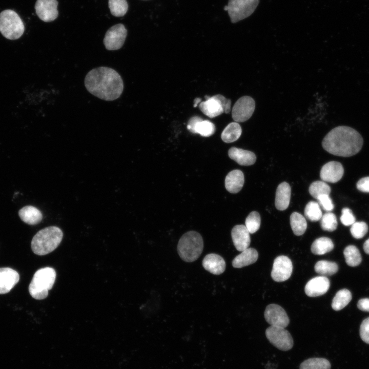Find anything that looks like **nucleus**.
<instances>
[{
	"label": "nucleus",
	"instance_id": "a19ab883",
	"mask_svg": "<svg viewBox=\"0 0 369 369\" xmlns=\"http://www.w3.org/2000/svg\"><path fill=\"white\" fill-rule=\"evenodd\" d=\"M360 336L361 339L369 344V317L365 319L361 324Z\"/></svg>",
	"mask_w": 369,
	"mask_h": 369
},
{
	"label": "nucleus",
	"instance_id": "bb28decb",
	"mask_svg": "<svg viewBox=\"0 0 369 369\" xmlns=\"http://www.w3.org/2000/svg\"><path fill=\"white\" fill-rule=\"evenodd\" d=\"M290 224L294 234L297 236L303 234L307 228L305 218L298 212H293L291 215Z\"/></svg>",
	"mask_w": 369,
	"mask_h": 369
},
{
	"label": "nucleus",
	"instance_id": "f3484780",
	"mask_svg": "<svg viewBox=\"0 0 369 369\" xmlns=\"http://www.w3.org/2000/svg\"><path fill=\"white\" fill-rule=\"evenodd\" d=\"M250 232L242 224L236 225L232 229L231 236L233 244L239 251H243L249 248L251 238Z\"/></svg>",
	"mask_w": 369,
	"mask_h": 369
},
{
	"label": "nucleus",
	"instance_id": "2f4dec72",
	"mask_svg": "<svg viewBox=\"0 0 369 369\" xmlns=\"http://www.w3.org/2000/svg\"><path fill=\"white\" fill-rule=\"evenodd\" d=\"M215 131V126L213 123L208 120L201 119L195 125L193 133H198L204 137L212 135Z\"/></svg>",
	"mask_w": 369,
	"mask_h": 369
},
{
	"label": "nucleus",
	"instance_id": "9b49d317",
	"mask_svg": "<svg viewBox=\"0 0 369 369\" xmlns=\"http://www.w3.org/2000/svg\"><path fill=\"white\" fill-rule=\"evenodd\" d=\"M292 270L293 264L290 259L286 256L281 255L274 261L271 277L275 281H284L291 277Z\"/></svg>",
	"mask_w": 369,
	"mask_h": 369
},
{
	"label": "nucleus",
	"instance_id": "c9c22d12",
	"mask_svg": "<svg viewBox=\"0 0 369 369\" xmlns=\"http://www.w3.org/2000/svg\"><path fill=\"white\" fill-rule=\"evenodd\" d=\"M320 225L324 231L332 232L335 230L337 227L336 216L331 212L325 213L320 219Z\"/></svg>",
	"mask_w": 369,
	"mask_h": 369
},
{
	"label": "nucleus",
	"instance_id": "58836bf2",
	"mask_svg": "<svg viewBox=\"0 0 369 369\" xmlns=\"http://www.w3.org/2000/svg\"><path fill=\"white\" fill-rule=\"evenodd\" d=\"M340 221L346 226L352 225L355 222V217L350 209L344 208L342 210Z\"/></svg>",
	"mask_w": 369,
	"mask_h": 369
},
{
	"label": "nucleus",
	"instance_id": "6ab92c4d",
	"mask_svg": "<svg viewBox=\"0 0 369 369\" xmlns=\"http://www.w3.org/2000/svg\"><path fill=\"white\" fill-rule=\"evenodd\" d=\"M291 195V189L288 183L283 182L278 186L275 200V205L277 210L283 211L288 208Z\"/></svg>",
	"mask_w": 369,
	"mask_h": 369
},
{
	"label": "nucleus",
	"instance_id": "4c0bfd02",
	"mask_svg": "<svg viewBox=\"0 0 369 369\" xmlns=\"http://www.w3.org/2000/svg\"><path fill=\"white\" fill-rule=\"evenodd\" d=\"M352 235L356 239L363 238L368 231V226L363 221L355 222L350 230Z\"/></svg>",
	"mask_w": 369,
	"mask_h": 369
},
{
	"label": "nucleus",
	"instance_id": "f704fd0d",
	"mask_svg": "<svg viewBox=\"0 0 369 369\" xmlns=\"http://www.w3.org/2000/svg\"><path fill=\"white\" fill-rule=\"evenodd\" d=\"M108 4L111 14L116 17L123 16L128 9L126 0H109Z\"/></svg>",
	"mask_w": 369,
	"mask_h": 369
},
{
	"label": "nucleus",
	"instance_id": "79ce46f5",
	"mask_svg": "<svg viewBox=\"0 0 369 369\" xmlns=\"http://www.w3.org/2000/svg\"><path fill=\"white\" fill-rule=\"evenodd\" d=\"M356 186L359 191L369 193V176L360 179L357 183Z\"/></svg>",
	"mask_w": 369,
	"mask_h": 369
},
{
	"label": "nucleus",
	"instance_id": "49530a36",
	"mask_svg": "<svg viewBox=\"0 0 369 369\" xmlns=\"http://www.w3.org/2000/svg\"><path fill=\"white\" fill-rule=\"evenodd\" d=\"M364 251L367 254H369V238L367 239L363 244Z\"/></svg>",
	"mask_w": 369,
	"mask_h": 369
},
{
	"label": "nucleus",
	"instance_id": "f03ea898",
	"mask_svg": "<svg viewBox=\"0 0 369 369\" xmlns=\"http://www.w3.org/2000/svg\"><path fill=\"white\" fill-rule=\"evenodd\" d=\"M363 139L355 129L340 126L331 130L322 141L323 149L329 153L339 156L349 157L361 149Z\"/></svg>",
	"mask_w": 369,
	"mask_h": 369
},
{
	"label": "nucleus",
	"instance_id": "37998d69",
	"mask_svg": "<svg viewBox=\"0 0 369 369\" xmlns=\"http://www.w3.org/2000/svg\"><path fill=\"white\" fill-rule=\"evenodd\" d=\"M215 96L220 100L223 110V112L228 113L231 110V100L226 98L220 94H217Z\"/></svg>",
	"mask_w": 369,
	"mask_h": 369
},
{
	"label": "nucleus",
	"instance_id": "de8ad7c7",
	"mask_svg": "<svg viewBox=\"0 0 369 369\" xmlns=\"http://www.w3.org/2000/svg\"><path fill=\"white\" fill-rule=\"evenodd\" d=\"M200 101H201V100L199 98H196L194 100V107H195L198 105V104L200 102Z\"/></svg>",
	"mask_w": 369,
	"mask_h": 369
},
{
	"label": "nucleus",
	"instance_id": "412c9836",
	"mask_svg": "<svg viewBox=\"0 0 369 369\" xmlns=\"http://www.w3.org/2000/svg\"><path fill=\"white\" fill-rule=\"evenodd\" d=\"M228 154L230 158L241 166L252 165L256 160V155L253 152L236 147L230 148Z\"/></svg>",
	"mask_w": 369,
	"mask_h": 369
},
{
	"label": "nucleus",
	"instance_id": "f8f14e48",
	"mask_svg": "<svg viewBox=\"0 0 369 369\" xmlns=\"http://www.w3.org/2000/svg\"><path fill=\"white\" fill-rule=\"evenodd\" d=\"M264 315L265 320L271 326L285 328L290 322L286 312L278 304L268 305L265 310Z\"/></svg>",
	"mask_w": 369,
	"mask_h": 369
},
{
	"label": "nucleus",
	"instance_id": "423d86ee",
	"mask_svg": "<svg viewBox=\"0 0 369 369\" xmlns=\"http://www.w3.org/2000/svg\"><path fill=\"white\" fill-rule=\"evenodd\" d=\"M25 31L24 24L16 12L11 9L0 13V32L9 39L19 38Z\"/></svg>",
	"mask_w": 369,
	"mask_h": 369
},
{
	"label": "nucleus",
	"instance_id": "e433bc0d",
	"mask_svg": "<svg viewBox=\"0 0 369 369\" xmlns=\"http://www.w3.org/2000/svg\"><path fill=\"white\" fill-rule=\"evenodd\" d=\"M261 219L259 214L256 211L251 212L245 219V227L250 234L257 231L260 225Z\"/></svg>",
	"mask_w": 369,
	"mask_h": 369
},
{
	"label": "nucleus",
	"instance_id": "9d476101",
	"mask_svg": "<svg viewBox=\"0 0 369 369\" xmlns=\"http://www.w3.org/2000/svg\"><path fill=\"white\" fill-rule=\"evenodd\" d=\"M255 108L254 100L250 96H244L235 103L232 111L233 120L237 122H244L252 115Z\"/></svg>",
	"mask_w": 369,
	"mask_h": 369
},
{
	"label": "nucleus",
	"instance_id": "ea45409f",
	"mask_svg": "<svg viewBox=\"0 0 369 369\" xmlns=\"http://www.w3.org/2000/svg\"><path fill=\"white\" fill-rule=\"evenodd\" d=\"M317 199L319 206L325 211L330 212L333 210L334 206L329 195H321Z\"/></svg>",
	"mask_w": 369,
	"mask_h": 369
},
{
	"label": "nucleus",
	"instance_id": "393cba45",
	"mask_svg": "<svg viewBox=\"0 0 369 369\" xmlns=\"http://www.w3.org/2000/svg\"><path fill=\"white\" fill-rule=\"evenodd\" d=\"M242 130L240 125L237 122H232L228 124L223 130L221 137L226 143H231L237 140L240 136Z\"/></svg>",
	"mask_w": 369,
	"mask_h": 369
},
{
	"label": "nucleus",
	"instance_id": "1a4fd4ad",
	"mask_svg": "<svg viewBox=\"0 0 369 369\" xmlns=\"http://www.w3.org/2000/svg\"><path fill=\"white\" fill-rule=\"evenodd\" d=\"M127 30L122 24L111 27L106 32L104 44L108 50H117L121 48L125 41Z\"/></svg>",
	"mask_w": 369,
	"mask_h": 369
},
{
	"label": "nucleus",
	"instance_id": "cd10ccee",
	"mask_svg": "<svg viewBox=\"0 0 369 369\" xmlns=\"http://www.w3.org/2000/svg\"><path fill=\"white\" fill-rule=\"evenodd\" d=\"M352 298V294L349 290L346 289L340 290L334 297L332 307L335 311H339L348 304Z\"/></svg>",
	"mask_w": 369,
	"mask_h": 369
},
{
	"label": "nucleus",
	"instance_id": "f257e3e1",
	"mask_svg": "<svg viewBox=\"0 0 369 369\" xmlns=\"http://www.w3.org/2000/svg\"><path fill=\"white\" fill-rule=\"evenodd\" d=\"M84 83L91 94L106 101L117 99L124 90L123 80L119 74L107 67L91 70L87 74Z\"/></svg>",
	"mask_w": 369,
	"mask_h": 369
},
{
	"label": "nucleus",
	"instance_id": "0eeeda50",
	"mask_svg": "<svg viewBox=\"0 0 369 369\" xmlns=\"http://www.w3.org/2000/svg\"><path fill=\"white\" fill-rule=\"evenodd\" d=\"M259 3V0H229L224 10L228 11L231 22L235 23L250 16Z\"/></svg>",
	"mask_w": 369,
	"mask_h": 369
},
{
	"label": "nucleus",
	"instance_id": "a878e982",
	"mask_svg": "<svg viewBox=\"0 0 369 369\" xmlns=\"http://www.w3.org/2000/svg\"><path fill=\"white\" fill-rule=\"evenodd\" d=\"M334 247V243L330 238L322 237L314 241L311 250L314 254L320 255L331 251Z\"/></svg>",
	"mask_w": 369,
	"mask_h": 369
},
{
	"label": "nucleus",
	"instance_id": "473e14b6",
	"mask_svg": "<svg viewBox=\"0 0 369 369\" xmlns=\"http://www.w3.org/2000/svg\"><path fill=\"white\" fill-rule=\"evenodd\" d=\"M304 215L311 221L320 220L322 214L319 203L314 201L309 202L304 209Z\"/></svg>",
	"mask_w": 369,
	"mask_h": 369
},
{
	"label": "nucleus",
	"instance_id": "4be33fe9",
	"mask_svg": "<svg viewBox=\"0 0 369 369\" xmlns=\"http://www.w3.org/2000/svg\"><path fill=\"white\" fill-rule=\"evenodd\" d=\"M244 181L243 172L239 170L230 172L225 179V187L231 193H237L242 189Z\"/></svg>",
	"mask_w": 369,
	"mask_h": 369
},
{
	"label": "nucleus",
	"instance_id": "aec40b11",
	"mask_svg": "<svg viewBox=\"0 0 369 369\" xmlns=\"http://www.w3.org/2000/svg\"><path fill=\"white\" fill-rule=\"evenodd\" d=\"M199 107L204 114L210 118L215 117L224 113L221 104L215 95L208 97L205 101L200 102Z\"/></svg>",
	"mask_w": 369,
	"mask_h": 369
},
{
	"label": "nucleus",
	"instance_id": "4468645a",
	"mask_svg": "<svg viewBox=\"0 0 369 369\" xmlns=\"http://www.w3.org/2000/svg\"><path fill=\"white\" fill-rule=\"evenodd\" d=\"M330 285L329 279L324 276L314 277L306 284L304 291L309 297H317L324 294Z\"/></svg>",
	"mask_w": 369,
	"mask_h": 369
},
{
	"label": "nucleus",
	"instance_id": "a211bd4d",
	"mask_svg": "<svg viewBox=\"0 0 369 369\" xmlns=\"http://www.w3.org/2000/svg\"><path fill=\"white\" fill-rule=\"evenodd\" d=\"M205 270L214 275L222 274L225 269V262L220 255L211 253L207 255L202 260Z\"/></svg>",
	"mask_w": 369,
	"mask_h": 369
},
{
	"label": "nucleus",
	"instance_id": "ddd939ff",
	"mask_svg": "<svg viewBox=\"0 0 369 369\" xmlns=\"http://www.w3.org/2000/svg\"><path fill=\"white\" fill-rule=\"evenodd\" d=\"M57 5L56 0H37L35 5L36 13L43 21L52 22L58 16Z\"/></svg>",
	"mask_w": 369,
	"mask_h": 369
},
{
	"label": "nucleus",
	"instance_id": "72a5a7b5",
	"mask_svg": "<svg viewBox=\"0 0 369 369\" xmlns=\"http://www.w3.org/2000/svg\"><path fill=\"white\" fill-rule=\"evenodd\" d=\"M309 191L311 195L316 199L321 195H329L330 187L323 181H315L310 185Z\"/></svg>",
	"mask_w": 369,
	"mask_h": 369
},
{
	"label": "nucleus",
	"instance_id": "2eb2a0df",
	"mask_svg": "<svg viewBox=\"0 0 369 369\" xmlns=\"http://www.w3.org/2000/svg\"><path fill=\"white\" fill-rule=\"evenodd\" d=\"M344 173L342 165L338 161H330L322 167L320 176L323 181L335 183L342 178Z\"/></svg>",
	"mask_w": 369,
	"mask_h": 369
},
{
	"label": "nucleus",
	"instance_id": "6e6552de",
	"mask_svg": "<svg viewBox=\"0 0 369 369\" xmlns=\"http://www.w3.org/2000/svg\"><path fill=\"white\" fill-rule=\"evenodd\" d=\"M265 335L270 343L280 350L287 351L293 346V338L284 328L270 326L266 329Z\"/></svg>",
	"mask_w": 369,
	"mask_h": 369
},
{
	"label": "nucleus",
	"instance_id": "c03bdc74",
	"mask_svg": "<svg viewBox=\"0 0 369 369\" xmlns=\"http://www.w3.org/2000/svg\"><path fill=\"white\" fill-rule=\"evenodd\" d=\"M357 307L362 311L369 312V298L360 299L358 302Z\"/></svg>",
	"mask_w": 369,
	"mask_h": 369
},
{
	"label": "nucleus",
	"instance_id": "a18cd8bd",
	"mask_svg": "<svg viewBox=\"0 0 369 369\" xmlns=\"http://www.w3.org/2000/svg\"><path fill=\"white\" fill-rule=\"evenodd\" d=\"M202 118L198 116H194L190 118L188 121L187 128L192 133H193V129L196 124L201 120Z\"/></svg>",
	"mask_w": 369,
	"mask_h": 369
},
{
	"label": "nucleus",
	"instance_id": "39448f33",
	"mask_svg": "<svg viewBox=\"0 0 369 369\" xmlns=\"http://www.w3.org/2000/svg\"><path fill=\"white\" fill-rule=\"evenodd\" d=\"M203 248V241L201 235L194 231H189L180 238L177 245V252L184 261L191 262L197 260Z\"/></svg>",
	"mask_w": 369,
	"mask_h": 369
},
{
	"label": "nucleus",
	"instance_id": "7ed1b4c3",
	"mask_svg": "<svg viewBox=\"0 0 369 369\" xmlns=\"http://www.w3.org/2000/svg\"><path fill=\"white\" fill-rule=\"evenodd\" d=\"M63 237V232L56 226H50L39 230L33 237L31 247L36 255H47L57 248Z\"/></svg>",
	"mask_w": 369,
	"mask_h": 369
},
{
	"label": "nucleus",
	"instance_id": "7c9ffc66",
	"mask_svg": "<svg viewBox=\"0 0 369 369\" xmlns=\"http://www.w3.org/2000/svg\"><path fill=\"white\" fill-rule=\"evenodd\" d=\"M314 269L317 273L321 276H326L334 275L337 273L338 266L337 264L334 262L320 260L316 262Z\"/></svg>",
	"mask_w": 369,
	"mask_h": 369
},
{
	"label": "nucleus",
	"instance_id": "dca6fc26",
	"mask_svg": "<svg viewBox=\"0 0 369 369\" xmlns=\"http://www.w3.org/2000/svg\"><path fill=\"white\" fill-rule=\"evenodd\" d=\"M19 280L18 273L10 268H0V294L9 293Z\"/></svg>",
	"mask_w": 369,
	"mask_h": 369
},
{
	"label": "nucleus",
	"instance_id": "c85d7f7f",
	"mask_svg": "<svg viewBox=\"0 0 369 369\" xmlns=\"http://www.w3.org/2000/svg\"><path fill=\"white\" fill-rule=\"evenodd\" d=\"M330 361L323 358H311L303 361L300 369H331Z\"/></svg>",
	"mask_w": 369,
	"mask_h": 369
},
{
	"label": "nucleus",
	"instance_id": "5701e85b",
	"mask_svg": "<svg viewBox=\"0 0 369 369\" xmlns=\"http://www.w3.org/2000/svg\"><path fill=\"white\" fill-rule=\"evenodd\" d=\"M258 257L257 251L253 248H247L235 257L232 265L235 268H241L255 262Z\"/></svg>",
	"mask_w": 369,
	"mask_h": 369
},
{
	"label": "nucleus",
	"instance_id": "b1692460",
	"mask_svg": "<svg viewBox=\"0 0 369 369\" xmlns=\"http://www.w3.org/2000/svg\"><path fill=\"white\" fill-rule=\"evenodd\" d=\"M18 215L23 221L30 225L37 224L43 219L42 212L32 206H27L20 209Z\"/></svg>",
	"mask_w": 369,
	"mask_h": 369
},
{
	"label": "nucleus",
	"instance_id": "20e7f679",
	"mask_svg": "<svg viewBox=\"0 0 369 369\" xmlns=\"http://www.w3.org/2000/svg\"><path fill=\"white\" fill-rule=\"evenodd\" d=\"M56 272L51 267L41 268L34 273L29 285V292L34 299L42 300L46 298L54 283Z\"/></svg>",
	"mask_w": 369,
	"mask_h": 369
},
{
	"label": "nucleus",
	"instance_id": "c756f323",
	"mask_svg": "<svg viewBox=\"0 0 369 369\" xmlns=\"http://www.w3.org/2000/svg\"><path fill=\"white\" fill-rule=\"evenodd\" d=\"M346 263L350 266H356L362 261L360 253L357 247L353 245L347 246L343 251Z\"/></svg>",
	"mask_w": 369,
	"mask_h": 369
}]
</instances>
